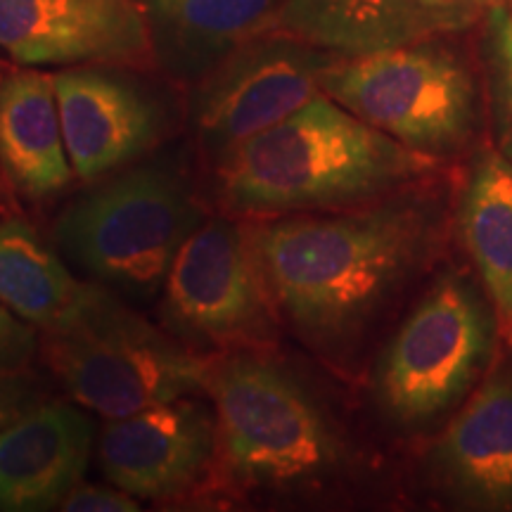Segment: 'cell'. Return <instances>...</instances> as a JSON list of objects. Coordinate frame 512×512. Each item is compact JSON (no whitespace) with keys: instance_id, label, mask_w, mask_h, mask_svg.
Here are the masks:
<instances>
[{"instance_id":"obj_13","label":"cell","mask_w":512,"mask_h":512,"mask_svg":"<svg viewBox=\"0 0 512 512\" xmlns=\"http://www.w3.org/2000/svg\"><path fill=\"white\" fill-rule=\"evenodd\" d=\"M475 0H285L264 34H283L335 55L432 41L465 27Z\"/></svg>"},{"instance_id":"obj_2","label":"cell","mask_w":512,"mask_h":512,"mask_svg":"<svg viewBox=\"0 0 512 512\" xmlns=\"http://www.w3.org/2000/svg\"><path fill=\"white\" fill-rule=\"evenodd\" d=\"M434 162L320 93L221 155L216 183L228 216L261 221L380 202Z\"/></svg>"},{"instance_id":"obj_7","label":"cell","mask_w":512,"mask_h":512,"mask_svg":"<svg viewBox=\"0 0 512 512\" xmlns=\"http://www.w3.org/2000/svg\"><path fill=\"white\" fill-rule=\"evenodd\" d=\"M164 318L178 337L221 356L275 342L280 316L247 226L211 219L183 242L166 275Z\"/></svg>"},{"instance_id":"obj_8","label":"cell","mask_w":512,"mask_h":512,"mask_svg":"<svg viewBox=\"0 0 512 512\" xmlns=\"http://www.w3.org/2000/svg\"><path fill=\"white\" fill-rule=\"evenodd\" d=\"M496 318L475 287L446 275L406 318L377 370L382 408L401 425H422L467 392L489 358Z\"/></svg>"},{"instance_id":"obj_20","label":"cell","mask_w":512,"mask_h":512,"mask_svg":"<svg viewBox=\"0 0 512 512\" xmlns=\"http://www.w3.org/2000/svg\"><path fill=\"white\" fill-rule=\"evenodd\" d=\"M489 29L496 110L501 121L505 157L512 162V17L505 10H494Z\"/></svg>"},{"instance_id":"obj_3","label":"cell","mask_w":512,"mask_h":512,"mask_svg":"<svg viewBox=\"0 0 512 512\" xmlns=\"http://www.w3.org/2000/svg\"><path fill=\"white\" fill-rule=\"evenodd\" d=\"M207 392L216 415V465L238 489L299 486L339 463V441L316 401L254 351L214 358Z\"/></svg>"},{"instance_id":"obj_6","label":"cell","mask_w":512,"mask_h":512,"mask_svg":"<svg viewBox=\"0 0 512 512\" xmlns=\"http://www.w3.org/2000/svg\"><path fill=\"white\" fill-rule=\"evenodd\" d=\"M320 88L377 131L434 159L463 147L477 126L475 79L430 41L337 55Z\"/></svg>"},{"instance_id":"obj_10","label":"cell","mask_w":512,"mask_h":512,"mask_svg":"<svg viewBox=\"0 0 512 512\" xmlns=\"http://www.w3.org/2000/svg\"><path fill=\"white\" fill-rule=\"evenodd\" d=\"M0 50L22 67H155L133 0H0Z\"/></svg>"},{"instance_id":"obj_11","label":"cell","mask_w":512,"mask_h":512,"mask_svg":"<svg viewBox=\"0 0 512 512\" xmlns=\"http://www.w3.org/2000/svg\"><path fill=\"white\" fill-rule=\"evenodd\" d=\"M216 453V415L188 396L112 418L98 439L102 475L150 501L197 489L214 470Z\"/></svg>"},{"instance_id":"obj_21","label":"cell","mask_w":512,"mask_h":512,"mask_svg":"<svg viewBox=\"0 0 512 512\" xmlns=\"http://www.w3.org/2000/svg\"><path fill=\"white\" fill-rule=\"evenodd\" d=\"M34 351V325L0 302V382L27 368Z\"/></svg>"},{"instance_id":"obj_18","label":"cell","mask_w":512,"mask_h":512,"mask_svg":"<svg viewBox=\"0 0 512 512\" xmlns=\"http://www.w3.org/2000/svg\"><path fill=\"white\" fill-rule=\"evenodd\" d=\"M458 228L494 304L496 330L512 347V162L503 152L479 157L460 200Z\"/></svg>"},{"instance_id":"obj_14","label":"cell","mask_w":512,"mask_h":512,"mask_svg":"<svg viewBox=\"0 0 512 512\" xmlns=\"http://www.w3.org/2000/svg\"><path fill=\"white\" fill-rule=\"evenodd\" d=\"M95 444L91 415L50 401L17 415L0 430V510L60 508L83 479Z\"/></svg>"},{"instance_id":"obj_22","label":"cell","mask_w":512,"mask_h":512,"mask_svg":"<svg viewBox=\"0 0 512 512\" xmlns=\"http://www.w3.org/2000/svg\"><path fill=\"white\" fill-rule=\"evenodd\" d=\"M140 498L131 496L119 486H98L79 482L64 496L60 508L64 512H138Z\"/></svg>"},{"instance_id":"obj_5","label":"cell","mask_w":512,"mask_h":512,"mask_svg":"<svg viewBox=\"0 0 512 512\" xmlns=\"http://www.w3.org/2000/svg\"><path fill=\"white\" fill-rule=\"evenodd\" d=\"M48 335V361L76 406L124 418L204 389L214 358L185 349L105 287Z\"/></svg>"},{"instance_id":"obj_9","label":"cell","mask_w":512,"mask_h":512,"mask_svg":"<svg viewBox=\"0 0 512 512\" xmlns=\"http://www.w3.org/2000/svg\"><path fill=\"white\" fill-rule=\"evenodd\" d=\"M335 53L283 34H259L211 67L190 102L197 140L221 157L302 110L323 93L320 76Z\"/></svg>"},{"instance_id":"obj_12","label":"cell","mask_w":512,"mask_h":512,"mask_svg":"<svg viewBox=\"0 0 512 512\" xmlns=\"http://www.w3.org/2000/svg\"><path fill=\"white\" fill-rule=\"evenodd\" d=\"M55 93L69 162L83 183L138 162L162 136L157 102L126 76L79 64L55 74Z\"/></svg>"},{"instance_id":"obj_4","label":"cell","mask_w":512,"mask_h":512,"mask_svg":"<svg viewBox=\"0 0 512 512\" xmlns=\"http://www.w3.org/2000/svg\"><path fill=\"white\" fill-rule=\"evenodd\" d=\"M202 223V204L183 176L155 164L126 166L62 211L55 242L100 285L152 297Z\"/></svg>"},{"instance_id":"obj_1","label":"cell","mask_w":512,"mask_h":512,"mask_svg":"<svg viewBox=\"0 0 512 512\" xmlns=\"http://www.w3.org/2000/svg\"><path fill=\"white\" fill-rule=\"evenodd\" d=\"M275 311L304 342L335 351L432 254L439 219L432 202L396 192L339 214H290L247 223Z\"/></svg>"},{"instance_id":"obj_19","label":"cell","mask_w":512,"mask_h":512,"mask_svg":"<svg viewBox=\"0 0 512 512\" xmlns=\"http://www.w3.org/2000/svg\"><path fill=\"white\" fill-rule=\"evenodd\" d=\"M93 283H81L64 261L19 219L0 221V302L34 328L57 330L88 302Z\"/></svg>"},{"instance_id":"obj_15","label":"cell","mask_w":512,"mask_h":512,"mask_svg":"<svg viewBox=\"0 0 512 512\" xmlns=\"http://www.w3.org/2000/svg\"><path fill=\"white\" fill-rule=\"evenodd\" d=\"M0 176L31 202L48 200L72 183L55 74L36 67L0 76Z\"/></svg>"},{"instance_id":"obj_16","label":"cell","mask_w":512,"mask_h":512,"mask_svg":"<svg viewBox=\"0 0 512 512\" xmlns=\"http://www.w3.org/2000/svg\"><path fill=\"white\" fill-rule=\"evenodd\" d=\"M155 62L181 81H200L240 43L264 34L285 0H133Z\"/></svg>"},{"instance_id":"obj_23","label":"cell","mask_w":512,"mask_h":512,"mask_svg":"<svg viewBox=\"0 0 512 512\" xmlns=\"http://www.w3.org/2000/svg\"><path fill=\"white\" fill-rule=\"evenodd\" d=\"M22 413L24 411H19L17 399H12L8 392H0V430H3L5 425H10V422Z\"/></svg>"},{"instance_id":"obj_17","label":"cell","mask_w":512,"mask_h":512,"mask_svg":"<svg viewBox=\"0 0 512 512\" xmlns=\"http://www.w3.org/2000/svg\"><path fill=\"white\" fill-rule=\"evenodd\" d=\"M437 463L467 501L512 508V377H496L451 422Z\"/></svg>"}]
</instances>
